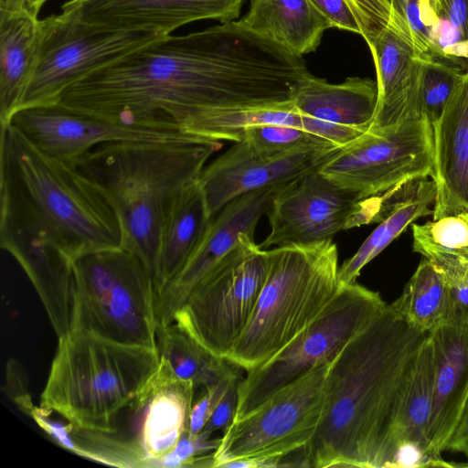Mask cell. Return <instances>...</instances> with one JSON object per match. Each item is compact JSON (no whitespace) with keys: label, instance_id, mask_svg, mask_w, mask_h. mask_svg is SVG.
<instances>
[{"label":"cell","instance_id":"6da1fadb","mask_svg":"<svg viewBox=\"0 0 468 468\" xmlns=\"http://www.w3.org/2000/svg\"><path fill=\"white\" fill-rule=\"evenodd\" d=\"M303 59L239 21L163 36L92 72L58 102L132 125L181 130L203 113L292 101Z\"/></svg>","mask_w":468,"mask_h":468},{"label":"cell","instance_id":"7a4b0ae2","mask_svg":"<svg viewBox=\"0 0 468 468\" xmlns=\"http://www.w3.org/2000/svg\"><path fill=\"white\" fill-rule=\"evenodd\" d=\"M430 333L390 304L331 360L323 420L303 452L304 467L383 468L388 420L404 372Z\"/></svg>","mask_w":468,"mask_h":468},{"label":"cell","instance_id":"3957f363","mask_svg":"<svg viewBox=\"0 0 468 468\" xmlns=\"http://www.w3.org/2000/svg\"><path fill=\"white\" fill-rule=\"evenodd\" d=\"M221 147L220 141L198 135L174 142H108L76 165L103 191L119 218L122 247L141 259L154 280L167 212Z\"/></svg>","mask_w":468,"mask_h":468},{"label":"cell","instance_id":"277c9868","mask_svg":"<svg viewBox=\"0 0 468 468\" xmlns=\"http://www.w3.org/2000/svg\"><path fill=\"white\" fill-rule=\"evenodd\" d=\"M0 196L49 230L73 261L122 246L119 218L103 191L77 166L40 151L9 122L1 124Z\"/></svg>","mask_w":468,"mask_h":468},{"label":"cell","instance_id":"5b68a950","mask_svg":"<svg viewBox=\"0 0 468 468\" xmlns=\"http://www.w3.org/2000/svg\"><path fill=\"white\" fill-rule=\"evenodd\" d=\"M159 364L157 349L71 330L58 338L39 406L77 427L115 433L117 416Z\"/></svg>","mask_w":468,"mask_h":468},{"label":"cell","instance_id":"8992f818","mask_svg":"<svg viewBox=\"0 0 468 468\" xmlns=\"http://www.w3.org/2000/svg\"><path fill=\"white\" fill-rule=\"evenodd\" d=\"M268 270L255 309L227 360L254 370L289 346L324 311L339 288L331 240L267 250Z\"/></svg>","mask_w":468,"mask_h":468},{"label":"cell","instance_id":"52a82bcc","mask_svg":"<svg viewBox=\"0 0 468 468\" xmlns=\"http://www.w3.org/2000/svg\"><path fill=\"white\" fill-rule=\"evenodd\" d=\"M156 305L153 275L124 247L74 261L70 331L158 350Z\"/></svg>","mask_w":468,"mask_h":468},{"label":"cell","instance_id":"ba28073f","mask_svg":"<svg viewBox=\"0 0 468 468\" xmlns=\"http://www.w3.org/2000/svg\"><path fill=\"white\" fill-rule=\"evenodd\" d=\"M268 270L267 250L241 233L218 267L190 293L174 316L184 332L226 359L255 309Z\"/></svg>","mask_w":468,"mask_h":468},{"label":"cell","instance_id":"9c48e42d","mask_svg":"<svg viewBox=\"0 0 468 468\" xmlns=\"http://www.w3.org/2000/svg\"><path fill=\"white\" fill-rule=\"evenodd\" d=\"M159 37L98 28L65 3L60 14L38 19L35 62L18 110L58 102L70 86Z\"/></svg>","mask_w":468,"mask_h":468},{"label":"cell","instance_id":"30bf717a","mask_svg":"<svg viewBox=\"0 0 468 468\" xmlns=\"http://www.w3.org/2000/svg\"><path fill=\"white\" fill-rule=\"evenodd\" d=\"M386 305L378 292L356 282L339 285L330 303L302 334L267 363L246 372L238 388L235 420L253 411L316 364L332 360Z\"/></svg>","mask_w":468,"mask_h":468},{"label":"cell","instance_id":"8fae6325","mask_svg":"<svg viewBox=\"0 0 468 468\" xmlns=\"http://www.w3.org/2000/svg\"><path fill=\"white\" fill-rule=\"evenodd\" d=\"M330 362L316 364L253 411L234 420L213 453V468L238 459H287L303 452L324 418Z\"/></svg>","mask_w":468,"mask_h":468},{"label":"cell","instance_id":"7c38bea8","mask_svg":"<svg viewBox=\"0 0 468 468\" xmlns=\"http://www.w3.org/2000/svg\"><path fill=\"white\" fill-rule=\"evenodd\" d=\"M432 125L425 114L382 129H369L339 148L318 169L361 198L401 183L432 176Z\"/></svg>","mask_w":468,"mask_h":468},{"label":"cell","instance_id":"4fadbf2b","mask_svg":"<svg viewBox=\"0 0 468 468\" xmlns=\"http://www.w3.org/2000/svg\"><path fill=\"white\" fill-rule=\"evenodd\" d=\"M266 213L271 230L262 250L331 240L341 230L380 221L375 197L361 198L318 169L281 186Z\"/></svg>","mask_w":468,"mask_h":468},{"label":"cell","instance_id":"5bb4252c","mask_svg":"<svg viewBox=\"0 0 468 468\" xmlns=\"http://www.w3.org/2000/svg\"><path fill=\"white\" fill-rule=\"evenodd\" d=\"M8 122L40 151L74 166L86 153L103 143L174 142L195 136L177 129L116 122L69 109L59 102L20 109Z\"/></svg>","mask_w":468,"mask_h":468},{"label":"cell","instance_id":"9a60e30c","mask_svg":"<svg viewBox=\"0 0 468 468\" xmlns=\"http://www.w3.org/2000/svg\"><path fill=\"white\" fill-rule=\"evenodd\" d=\"M339 148L319 139L288 153L271 155L242 141L235 142L205 166L199 176L210 216L214 218L229 202L245 193L282 186L319 169Z\"/></svg>","mask_w":468,"mask_h":468},{"label":"cell","instance_id":"2e32d148","mask_svg":"<svg viewBox=\"0 0 468 468\" xmlns=\"http://www.w3.org/2000/svg\"><path fill=\"white\" fill-rule=\"evenodd\" d=\"M280 186L245 193L229 202L213 218L197 250L158 293L157 328L174 322L177 309L233 249L241 233L254 235L258 221L267 212L271 197Z\"/></svg>","mask_w":468,"mask_h":468},{"label":"cell","instance_id":"e0dca14e","mask_svg":"<svg viewBox=\"0 0 468 468\" xmlns=\"http://www.w3.org/2000/svg\"><path fill=\"white\" fill-rule=\"evenodd\" d=\"M377 80L351 77L340 84L308 75L294 87L292 101L306 132L345 146L367 132L378 106Z\"/></svg>","mask_w":468,"mask_h":468},{"label":"cell","instance_id":"ac0fdd59","mask_svg":"<svg viewBox=\"0 0 468 468\" xmlns=\"http://www.w3.org/2000/svg\"><path fill=\"white\" fill-rule=\"evenodd\" d=\"M435 361L431 333L408 365L392 406L383 467L434 466L428 433L433 405Z\"/></svg>","mask_w":468,"mask_h":468},{"label":"cell","instance_id":"d6986e66","mask_svg":"<svg viewBox=\"0 0 468 468\" xmlns=\"http://www.w3.org/2000/svg\"><path fill=\"white\" fill-rule=\"evenodd\" d=\"M79 19L107 30H146L163 36L202 19L239 17L243 0H69Z\"/></svg>","mask_w":468,"mask_h":468},{"label":"cell","instance_id":"ffe728a7","mask_svg":"<svg viewBox=\"0 0 468 468\" xmlns=\"http://www.w3.org/2000/svg\"><path fill=\"white\" fill-rule=\"evenodd\" d=\"M194 383L178 378L168 362L160 364L135 399L128 406L133 411L132 437L144 452L150 467L171 452L188 430L196 390Z\"/></svg>","mask_w":468,"mask_h":468},{"label":"cell","instance_id":"44dd1931","mask_svg":"<svg viewBox=\"0 0 468 468\" xmlns=\"http://www.w3.org/2000/svg\"><path fill=\"white\" fill-rule=\"evenodd\" d=\"M435 361L432 413L428 433L434 466H452L441 458L468 398V316L457 314L431 333Z\"/></svg>","mask_w":468,"mask_h":468},{"label":"cell","instance_id":"7402d4cb","mask_svg":"<svg viewBox=\"0 0 468 468\" xmlns=\"http://www.w3.org/2000/svg\"><path fill=\"white\" fill-rule=\"evenodd\" d=\"M432 130L438 218L468 210V69Z\"/></svg>","mask_w":468,"mask_h":468},{"label":"cell","instance_id":"603a6c76","mask_svg":"<svg viewBox=\"0 0 468 468\" xmlns=\"http://www.w3.org/2000/svg\"><path fill=\"white\" fill-rule=\"evenodd\" d=\"M377 75L378 106L370 129H382L422 115L419 82L421 59L410 43L386 28L368 45Z\"/></svg>","mask_w":468,"mask_h":468},{"label":"cell","instance_id":"cb8c5ba5","mask_svg":"<svg viewBox=\"0 0 468 468\" xmlns=\"http://www.w3.org/2000/svg\"><path fill=\"white\" fill-rule=\"evenodd\" d=\"M212 219L197 180L176 197L164 220L154 276L157 296L197 250Z\"/></svg>","mask_w":468,"mask_h":468},{"label":"cell","instance_id":"d4e9b609","mask_svg":"<svg viewBox=\"0 0 468 468\" xmlns=\"http://www.w3.org/2000/svg\"><path fill=\"white\" fill-rule=\"evenodd\" d=\"M239 22L301 58L314 51L332 27L310 0H250Z\"/></svg>","mask_w":468,"mask_h":468},{"label":"cell","instance_id":"484cf974","mask_svg":"<svg viewBox=\"0 0 468 468\" xmlns=\"http://www.w3.org/2000/svg\"><path fill=\"white\" fill-rule=\"evenodd\" d=\"M38 19L29 13L0 11V122L19 109L37 53Z\"/></svg>","mask_w":468,"mask_h":468},{"label":"cell","instance_id":"4316f807","mask_svg":"<svg viewBox=\"0 0 468 468\" xmlns=\"http://www.w3.org/2000/svg\"><path fill=\"white\" fill-rule=\"evenodd\" d=\"M51 411L36 406L30 418L59 447L79 456L115 467H150L140 444L131 437L82 429L50 419Z\"/></svg>","mask_w":468,"mask_h":468},{"label":"cell","instance_id":"83f0119b","mask_svg":"<svg viewBox=\"0 0 468 468\" xmlns=\"http://www.w3.org/2000/svg\"><path fill=\"white\" fill-rule=\"evenodd\" d=\"M390 306L398 317L422 333H431L457 315L445 276L426 258L420 261L401 295Z\"/></svg>","mask_w":468,"mask_h":468},{"label":"cell","instance_id":"f1b7e54d","mask_svg":"<svg viewBox=\"0 0 468 468\" xmlns=\"http://www.w3.org/2000/svg\"><path fill=\"white\" fill-rule=\"evenodd\" d=\"M436 186L433 179L420 178L414 188L379 222L357 251L339 267V285L356 282L362 269L420 218L432 214Z\"/></svg>","mask_w":468,"mask_h":468},{"label":"cell","instance_id":"f546056e","mask_svg":"<svg viewBox=\"0 0 468 468\" xmlns=\"http://www.w3.org/2000/svg\"><path fill=\"white\" fill-rule=\"evenodd\" d=\"M157 348L175 374L196 388L212 387L240 369L211 354L174 322L157 328Z\"/></svg>","mask_w":468,"mask_h":468},{"label":"cell","instance_id":"4dcf8cb0","mask_svg":"<svg viewBox=\"0 0 468 468\" xmlns=\"http://www.w3.org/2000/svg\"><path fill=\"white\" fill-rule=\"evenodd\" d=\"M262 124H283L303 129L301 113L290 101L269 107L208 112L187 122L182 131L218 141L239 142L245 130Z\"/></svg>","mask_w":468,"mask_h":468},{"label":"cell","instance_id":"1f68e13d","mask_svg":"<svg viewBox=\"0 0 468 468\" xmlns=\"http://www.w3.org/2000/svg\"><path fill=\"white\" fill-rule=\"evenodd\" d=\"M412 249L434 265L468 262V210L411 224Z\"/></svg>","mask_w":468,"mask_h":468},{"label":"cell","instance_id":"d6a6232c","mask_svg":"<svg viewBox=\"0 0 468 468\" xmlns=\"http://www.w3.org/2000/svg\"><path fill=\"white\" fill-rule=\"evenodd\" d=\"M431 58L468 69V0H430Z\"/></svg>","mask_w":468,"mask_h":468},{"label":"cell","instance_id":"836d02e7","mask_svg":"<svg viewBox=\"0 0 468 468\" xmlns=\"http://www.w3.org/2000/svg\"><path fill=\"white\" fill-rule=\"evenodd\" d=\"M420 59V104L422 113L432 125L442 115L465 71L441 59Z\"/></svg>","mask_w":468,"mask_h":468},{"label":"cell","instance_id":"e575fe53","mask_svg":"<svg viewBox=\"0 0 468 468\" xmlns=\"http://www.w3.org/2000/svg\"><path fill=\"white\" fill-rule=\"evenodd\" d=\"M319 139L322 138L301 128L283 124H262L245 130L239 141L259 152L278 155Z\"/></svg>","mask_w":468,"mask_h":468},{"label":"cell","instance_id":"d590c367","mask_svg":"<svg viewBox=\"0 0 468 468\" xmlns=\"http://www.w3.org/2000/svg\"><path fill=\"white\" fill-rule=\"evenodd\" d=\"M396 20L418 57L431 58L433 16L430 0H390Z\"/></svg>","mask_w":468,"mask_h":468},{"label":"cell","instance_id":"8d00e7d4","mask_svg":"<svg viewBox=\"0 0 468 468\" xmlns=\"http://www.w3.org/2000/svg\"><path fill=\"white\" fill-rule=\"evenodd\" d=\"M219 442L220 439L193 435L186 430L173 451L158 461L157 467H213V453Z\"/></svg>","mask_w":468,"mask_h":468},{"label":"cell","instance_id":"74e56055","mask_svg":"<svg viewBox=\"0 0 468 468\" xmlns=\"http://www.w3.org/2000/svg\"><path fill=\"white\" fill-rule=\"evenodd\" d=\"M346 2L358 20L361 37L367 46L386 28H392L407 39L396 20L390 0H346Z\"/></svg>","mask_w":468,"mask_h":468},{"label":"cell","instance_id":"f35d334b","mask_svg":"<svg viewBox=\"0 0 468 468\" xmlns=\"http://www.w3.org/2000/svg\"><path fill=\"white\" fill-rule=\"evenodd\" d=\"M238 376H240V374L237 373L212 387L204 388L202 395L193 403L190 411L188 431L191 434L198 435L202 432L229 384Z\"/></svg>","mask_w":468,"mask_h":468},{"label":"cell","instance_id":"ab89813d","mask_svg":"<svg viewBox=\"0 0 468 468\" xmlns=\"http://www.w3.org/2000/svg\"><path fill=\"white\" fill-rule=\"evenodd\" d=\"M5 396L26 415L29 416L35 407L28 390L26 371L21 364L10 358L6 362L5 379L3 387Z\"/></svg>","mask_w":468,"mask_h":468},{"label":"cell","instance_id":"60d3db41","mask_svg":"<svg viewBox=\"0 0 468 468\" xmlns=\"http://www.w3.org/2000/svg\"><path fill=\"white\" fill-rule=\"evenodd\" d=\"M241 377L238 376L229 384L227 391L218 403L201 434L211 437L216 431L225 433L235 420L239 394L238 388Z\"/></svg>","mask_w":468,"mask_h":468},{"label":"cell","instance_id":"b9f144b4","mask_svg":"<svg viewBox=\"0 0 468 468\" xmlns=\"http://www.w3.org/2000/svg\"><path fill=\"white\" fill-rule=\"evenodd\" d=\"M332 27L351 31L361 36L358 20L346 0H310Z\"/></svg>","mask_w":468,"mask_h":468},{"label":"cell","instance_id":"7bdbcfd3","mask_svg":"<svg viewBox=\"0 0 468 468\" xmlns=\"http://www.w3.org/2000/svg\"><path fill=\"white\" fill-rule=\"evenodd\" d=\"M435 266L448 282L457 314L468 316V262H446Z\"/></svg>","mask_w":468,"mask_h":468},{"label":"cell","instance_id":"ee69618b","mask_svg":"<svg viewBox=\"0 0 468 468\" xmlns=\"http://www.w3.org/2000/svg\"><path fill=\"white\" fill-rule=\"evenodd\" d=\"M445 451L460 452L468 460V398L453 432L447 442ZM461 465L468 466V463L459 466Z\"/></svg>","mask_w":468,"mask_h":468},{"label":"cell","instance_id":"f6af8a7d","mask_svg":"<svg viewBox=\"0 0 468 468\" xmlns=\"http://www.w3.org/2000/svg\"><path fill=\"white\" fill-rule=\"evenodd\" d=\"M282 458H243L228 462L224 468H269L286 466Z\"/></svg>","mask_w":468,"mask_h":468},{"label":"cell","instance_id":"bcb514c9","mask_svg":"<svg viewBox=\"0 0 468 468\" xmlns=\"http://www.w3.org/2000/svg\"><path fill=\"white\" fill-rule=\"evenodd\" d=\"M0 11L29 13L37 17L31 11L27 0H0Z\"/></svg>","mask_w":468,"mask_h":468},{"label":"cell","instance_id":"7dc6e473","mask_svg":"<svg viewBox=\"0 0 468 468\" xmlns=\"http://www.w3.org/2000/svg\"><path fill=\"white\" fill-rule=\"evenodd\" d=\"M48 0H27L31 11L37 16L38 11L40 10L41 6L47 2Z\"/></svg>","mask_w":468,"mask_h":468}]
</instances>
